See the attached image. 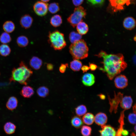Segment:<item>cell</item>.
Returning a JSON list of instances; mask_svg holds the SVG:
<instances>
[{
  "instance_id": "1f68e13d",
  "label": "cell",
  "mask_w": 136,
  "mask_h": 136,
  "mask_svg": "<svg viewBox=\"0 0 136 136\" xmlns=\"http://www.w3.org/2000/svg\"><path fill=\"white\" fill-rule=\"evenodd\" d=\"M48 10L52 14L57 13L60 10L59 4L57 3H53L50 4L48 7Z\"/></svg>"
},
{
  "instance_id": "836d02e7",
  "label": "cell",
  "mask_w": 136,
  "mask_h": 136,
  "mask_svg": "<svg viewBox=\"0 0 136 136\" xmlns=\"http://www.w3.org/2000/svg\"><path fill=\"white\" fill-rule=\"evenodd\" d=\"M91 128L89 126H83L81 129V132L83 136H89L91 133Z\"/></svg>"
},
{
  "instance_id": "8fae6325",
  "label": "cell",
  "mask_w": 136,
  "mask_h": 136,
  "mask_svg": "<svg viewBox=\"0 0 136 136\" xmlns=\"http://www.w3.org/2000/svg\"><path fill=\"white\" fill-rule=\"evenodd\" d=\"M33 21L32 17L29 15L26 14L23 15L21 17L20 23L22 27L25 29H27L31 26Z\"/></svg>"
},
{
  "instance_id": "44dd1931",
  "label": "cell",
  "mask_w": 136,
  "mask_h": 136,
  "mask_svg": "<svg viewBox=\"0 0 136 136\" xmlns=\"http://www.w3.org/2000/svg\"><path fill=\"white\" fill-rule=\"evenodd\" d=\"M50 22L51 25L54 27H57L60 26L62 23L61 16L58 14L54 15L51 18Z\"/></svg>"
},
{
  "instance_id": "d6986e66",
  "label": "cell",
  "mask_w": 136,
  "mask_h": 136,
  "mask_svg": "<svg viewBox=\"0 0 136 136\" xmlns=\"http://www.w3.org/2000/svg\"><path fill=\"white\" fill-rule=\"evenodd\" d=\"M76 26L78 33L81 35L86 34L88 31V25L84 22H81Z\"/></svg>"
},
{
  "instance_id": "bcb514c9",
  "label": "cell",
  "mask_w": 136,
  "mask_h": 136,
  "mask_svg": "<svg viewBox=\"0 0 136 136\" xmlns=\"http://www.w3.org/2000/svg\"><path fill=\"white\" fill-rule=\"evenodd\" d=\"M131 136H136L135 134L134 133L132 132L131 134Z\"/></svg>"
},
{
  "instance_id": "ffe728a7",
  "label": "cell",
  "mask_w": 136,
  "mask_h": 136,
  "mask_svg": "<svg viewBox=\"0 0 136 136\" xmlns=\"http://www.w3.org/2000/svg\"><path fill=\"white\" fill-rule=\"evenodd\" d=\"M3 27L5 32L8 33L13 32L15 28L14 24L11 21H7L5 22L3 25Z\"/></svg>"
},
{
  "instance_id": "74e56055",
  "label": "cell",
  "mask_w": 136,
  "mask_h": 136,
  "mask_svg": "<svg viewBox=\"0 0 136 136\" xmlns=\"http://www.w3.org/2000/svg\"><path fill=\"white\" fill-rule=\"evenodd\" d=\"M83 1L84 0H72L73 5L76 7L80 6L82 4Z\"/></svg>"
},
{
  "instance_id": "d6a6232c",
  "label": "cell",
  "mask_w": 136,
  "mask_h": 136,
  "mask_svg": "<svg viewBox=\"0 0 136 136\" xmlns=\"http://www.w3.org/2000/svg\"><path fill=\"white\" fill-rule=\"evenodd\" d=\"M76 114L79 116H81L85 115L87 112L86 107L84 105H81L75 108Z\"/></svg>"
},
{
  "instance_id": "e0dca14e",
  "label": "cell",
  "mask_w": 136,
  "mask_h": 136,
  "mask_svg": "<svg viewBox=\"0 0 136 136\" xmlns=\"http://www.w3.org/2000/svg\"><path fill=\"white\" fill-rule=\"evenodd\" d=\"M34 93L33 89L31 87L28 86H25L22 87L20 94L24 98H29L33 95Z\"/></svg>"
},
{
  "instance_id": "8992f818",
  "label": "cell",
  "mask_w": 136,
  "mask_h": 136,
  "mask_svg": "<svg viewBox=\"0 0 136 136\" xmlns=\"http://www.w3.org/2000/svg\"><path fill=\"white\" fill-rule=\"evenodd\" d=\"M134 0H109V6L113 12H117L124 9L125 5L128 6Z\"/></svg>"
},
{
  "instance_id": "f35d334b",
  "label": "cell",
  "mask_w": 136,
  "mask_h": 136,
  "mask_svg": "<svg viewBox=\"0 0 136 136\" xmlns=\"http://www.w3.org/2000/svg\"><path fill=\"white\" fill-rule=\"evenodd\" d=\"M89 65L90 69L92 71L95 70L97 67V66L96 64L92 63H89Z\"/></svg>"
},
{
  "instance_id": "52a82bcc",
  "label": "cell",
  "mask_w": 136,
  "mask_h": 136,
  "mask_svg": "<svg viewBox=\"0 0 136 136\" xmlns=\"http://www.w3.org/2000/svg\"><path fill=\"white\" fill-rule=\"evenodd\" d=\"M123 94L120 92L116 94L114 92V97L111 98L109 95L108 97L110 105L109 112L111 113L113 111L116 113L117 111L118 106L123 97Z\"/></svg>"
},
{
  "instance_id": "d4e9b609",
  "label": "cell",
  "mask_w": 136,
  "mask_h": 136,
  "mask_svg": "<svg viewBox=\"0 0 136 136\" xmlns=\"http://www.w3.org/2000/svg\"><path fill=\"white\" fill-rule=\"evenodd\" d=\"M16 42L19 47H24L28 45L29 41L27 37L23 35H22L19 36L17 38Z\"/></svg>"
},
{
  "instance_id": "e575fe53",
  "label": "cell",
  "mask_w": 136,
  "mask_h": 136,
  "mask_svg": "<svg viewBox=\"0 0 136 136\" xmlns=\"http://www.w3.org/2000/svg\"><path fill=\"white\" fill-rule=\"evenodd\" d=\"M136 114L134 113L130 114L128 116V120L130 123L134 124L136 123Z\"/></svg>"
},
{
  "instance_id": "7a4b0ae2",
  "label": "cell",
  "mask_w": 136,
  "mask_h": 136,
  "mask_svg": "<svg viewBox=\"0 0 136 136\" xmlns=\"http://www.w3.org/2000/svg\"><path fill=\"white\" fill-rule=\"evenodd\" d=\"M19 65V67L13 69L10 81V82H17L26 85L33 72L22 61L20 62Z\"/></svg>"
},
{
  "instance_id": "60d3db41",
  "label": "cell",
  "mask_w": 136,
  "mask_h": 136,
  "mask_svg": "<svg viewBox=\"0 0 136 136\" xmlns=\"http://www.w3.org/2000/svg\"><path fill=\"white\" fill-rule=\"evenodd\" d=\"M46 67L47 69L49 71H51L53 68V65L50 63H47V64Z\"/></svg>"
},
{
  "instance_id": "7c38bea8",
  "label": "cell",
  "mask_w": 136,
  "mask_h": 136,
  "mask_svg": "<svg viewBox=\"0 0 136 136\" xmlns=\"http://www.w3.org/2000/svg\"><path fill=\"white\" fill-rule=\"evenodd\" d=\"M95 77L94 75L90 73L84 74L82 78V82L83 84L86 86H90L95 83Z\"/></svg>"
},
{
  "instance_id": "f1b7e54d",
  "label": "cell",
  "mask_w": 136,
  "mask_h": 136,
  "mask_svg": "<svg viewBox=\"0 0 136 136\" xmlns=\"http://www.w3.org/2000/svg\"><path fill=\"white\" fill-rule=\"evenodd\" d=\"M82 37L81 35L75 31L71 32L69 36V40L72 44L81 40Z\"/></svg>"
},
{
  "instance_id": "83f0119b",
  "label": "cell",
  "mask_w": 136,
  "mask_h": 136,
  "mask_svg": "<svg viewBox=\"0 0 136 136\" xmlns=\"http://www.w3.org/2000/svg\"><path fill=\"white\" fill-rule=\"evenodd\" d=\"M72 125L76 128H79L83 125V122L81 118L77 116H75L71 120Z\"/></svg>"
},
{
  "instance_id": "f6af8a7d",
  "label": "cell",
  "mask_w": 136,
  "mask_h": 136,
  "mask_svg": "<svg viewBox=\"0 0 136 136\" xmlns=\"http://www.w3.org/2000/svg\"><path fill=\"white\" fill-rule=\"evenodd\" d=\"M41 1L45 3H47L50 1V0H40Z\"/></svg>"
},
{
  "instance_id": "9a60e30c",
  "label": "cell",
  "mask_w": 136,
  "mask_h": 136,
  "mask_svg": "<svg viewBox=\"0 0 136 136\" xmlns=\"http://www.w3.org/2000/svg\"><path fill=\"white\" fill-rule=\"evenodd\" d=\"M120 103L121 108L125 110L129 109L131 108L133 100L131 96H126L123 97Z\"/></svg>"
},
{
  "instance_id": "7dc6e473",
  "label": "cell",
  "mask_w": 136,
  "mask_h": 136,
  "mask_svg": "<svg viewBox=\"0 0 136 136\" xmlns=\"http://www.w3.org/2000/svg\"><path fill=\"white\" fill-rule=\"evenodd\" d=\"M134 129L135 131H136V126H135H135L134 128Z\"/></svg>"
},
{
  "instance_id": "9c48e42d",
  "label": "cell",
  "mask_w": 136,
  "mask_h": 136,
  "mask_svg": "<svg viewBox=\"0 0 136 136\" xmlns=\"http://www.w3.org/2000/svg\"><path fill=\"white\" fill-rule=\"evenodd\" d=\"M114 82L116 88L119 89H123L127 86L128 80L125 75H121L116 77Z\"/></svg>"
},
{
  "instance_id": "cb8c5ba5",
  "label": "cell",
  "mask_w": 136,
  "mask_h": 136,
  "mask_svg": "<svg viewBox=\"0 0 136 136\" xmlns=\"http://www.w3.org/2000/svg\"><path fill=\"white\" fill-rule=\"evenodd\" d=\"M94 116L91 113H86L83 117L82 120L84 123L87 125L92 124L94 121Z\"/></svg>"
},
{
  "instance_id": "d590c367",
  "label": "cell",
  "mask_w": 136,
  "mask_h": 136,
  "mask_svg": "<svg viewBox=\"0 0 136 136\" xmlns=\"http://www.w3.org/2000/svg\"><path fill=\"white\" fill-rule=\"evenodd\" d=\"M88 2L93 5H101L103 4L105 0H87Z\"/></svg>"
},
{
  "instance_id": "7402d4cb",
  "label": "cell",
  "mask_w": 136,
  "mask_h": 136,
  "mask_svg": "<svg viewBox=\"0 0 136 136\" xmlns=\"http://www.w3.org/2000/svg\"><path fill=\"white\" fill-rule=\"evenodd\" d=\"M4 128L6 133L8 134H11L15 132L16 127L13 123L8 122L5 124Z\"/></svg>"
},
{
  "instance_id": "f546056e",
  "label": "cell",
  "mask_w": 136,
  "mask_h": 136,
  "mask_svg": "<svg viewBox=\"0 0 136 136\" xmlns=\"http://www.w3.org/2000/svg\"><path fill=\"white\" fill-rule=\"evenodd\" d=\"M37 92L39 96L42 97H45L48 95L49 90L46 87L43 86L37 89Z\"/></svg>"
},
{
  "instance_id": "4dcf8cb0",
  "label": "cell",
  "mask_w": 136,
  "mask_h": 136,
  "mask_svg": "<svg viewBox=\"0 0 136 136\" xmlns=\"http://www.w3.org/2000/svg\"><path fill=\"white\" fill-rule=\"evenodd\" d=\"M11 41V38L9 33L4 32L2 33L0 36V42L3 44H6Z\"/></svg>"
},
{
  "instance_id": "3957f363",
  "label": "cell",
  "mask_w": 136,
  "mask_h": 136,
  "mask_svg": "<svg viewBox=\"0 0 136 136\" xmlns=\"http://www.w3.org/2000/svg\"><path fill=\"white\" fill-rule=\"evenodd\" d=\"M70 53L75 59H82L87 57L88 48L85 41L81 39L72 43L69 47Z\"/></svg>"
},
{
  "instance_id": "8d00e7d4",
  "label": "cell",
  "mask_w": 136,
  "mask_h": 136,
  "mask_svg": "<svg viewBox=\"0 0 136 136\" xmlns=\"http://www.w3.org/2000/svg\"><path fill=\"white\" fill-rule=\"evenodd\" d=\"M67 67H68V65L67 63L61 64L59 67L60 72L61 73H64L66 71Z\"/></svg>"
},
{
  "instance_id": "ee69618b",
  "label": "cell",
  "mask_w": 136,
  "mask_h": 136,
  "mask_svg": "<svg viewBox=\"0 0 136 136\" xmlns=\"http://www.w3.org/2000/svg\"><path fill=\"white\" fill-rule=\"evenodd\" d=\"M133 113L135 114L136 113V104H135L132 107Z\"/></svg>"
},
{
  "instance_id": "ab89813d",
  "label": "cell",
  "mask_w": 136,
  "mask_h": 136,
  "mask_svg": "<svg viewBox=\"0 0 136 136\" xmlns=\"http://www.w3.org/2000/svg\"><path fill=\"white\" fill-rule=\"evenodd\" d=\"M81 69L83 72L84 73L86 72L89 69V67L87 65H84L82 66Z\"/></svg>"
},
{
  "instance_id": "2e32d148",
  "label": "cell",
  "mask_w": 136,
  "mask_h": 136,
  "mask_svg": "<svg viewBox=\"0 0 136 136\" xmlns=\"http://www.w3.org/2000/svg\"><path fill=\"white\" fill-rule=\"evenodd\" d=\"M29 64L33 69L37 70L39 69L42 64V60L38 57L34 56L30 59Z\"/></svg>"
},
{
  "instance_id": "ac0fdd59",
  "label": "cell",
  "mask_w": 136,
  "mask_h": 136,
  "mask_svg": "<svg viewBox=\"0 0 136 136\" xmlns=\"http://www.w3.org/2000/svg\"><path fill=\"white\" fill-rule=\"evenodd\" d=\"M18 103V100L16 97L14 96L11 97L6 103V107L9 110H13L17 108Z\"/></svg>"
},
{
  "instance_id": "5bb4252c",
  "label": "cell",
  "mask_w": 136,
  "mask_h": 136,
  "mask_svg": "<svg viewBox=\"0 0 136 136\" xmlns=\"http://www.w3.org/2000/svg\"><path fill=\"white\" fill-rule=\"evenodd\" d=\"M124 27L126 29L131 30L134 28L136 25L135 20L131 17H128L125 18L123 22Z\"/></svg>"
},
{
  "instance_id": "484cf974",
  "label": "cell",
  "mask_w": 136,
  "mask_h": 136,
  "mask_svg": "<svg viewBox=\"0 0 136 136\" xmlns=\"http://www.w3.org/2000/svg\"><path fill=\"white\" fill-rule=\"evenodd\" d=\"M82 66V62L78 59H74L70 63V67L74 71H78L80 70Z\"/></svg>"
},
{
  "instance_id": "7bdbcfd3",
  "label": "cell",
  "mask_w": 136,
  "mask_h": 136,
  "mask_svg": "<svg viewBox=\"0 0 136 136\" xmlns=\"http://www.w3.org/2000/svg\"><path fill=\"white\" fill-rule=\"evenodd\" d=\"M98 95L100 99L102 100H104L105 99V96L102 94H98Z\"/></svg>"
},
{
  "instance_id": "6da1fadb",
  "label": "cell",
  "mask_w": 136,
  "mask_h": 136,
  "mask_svg": "<svg viewBox=\"0 0 136 136\" xmlns=\"http://www.w3.org/2000/svg\"><path fill=\"white\" fill-rule=\"evenodd\" d=\"M97 56L103 59L102 63L103 67H100L99 70L106 73L108 78L111 80L123 71L127 66L122 54H107L105 52L101 51Z\"/></svg>"
},
{
  "instance_id": "5b68a950",
  "label": "cell",
  "mask_w": 136,
  "mask_h": 136,
  "mask_svg": "<svg viewBox=\"0 0 136 136\" xmlns=\"http://www.w3.org/2000/svg\"><path fill=\"white\" fill-rule=\"evenodd\" d=\"M86 14V10L83 7L81 6L77 7L67 18V21L74 28L78 23L83 21V18H85Z\"/></svg>"
},
{
  "instance_id": "b9f144b4",
  "label": "cell",
  "mask_w": 136,
  "mask_h": 136,
  "mask_svg": "<svg viewBox=\"0 0 136 136\" xmlns=\"http://www.w3.org/2000/svg\"><path fill=\"white\" fill-rule=\"evenodd\" d=\"M129 134L128 131L126 130L123 129L122 132V135L126 136L128 135Z\"/></svg>"
},
{
  "instance_id": "277c9868",
  "label": "cell",
  "mask_w": 136,
  "mask_h": 136,
  "mask_svg": "<svg viewBox=\"0 0 136 136\" xmlns=\"http://www.w3.org/2000/svg\"><path fill=\"white\" fill-rule=\"evenodd\" d=\"M48 37V42L55 50H61L66 46L64 34L58 30L50 32Z\"/></svg>"
},
{
  "instance_id": "4316f807",
  "label": "cell",
  "mask_w": 136,
  "mask_h": 136,
  "mask_svg": "<svg viewBox=\"0 0 136 136\" xmlns=\"http://www.w3.org/2000/svg\"><path fill=\"white\" fill-rule=\"evenodd\" d=\"M10 47L6 44H3L0 46V54L2 56L6 57L9 55L11 52Z\"/></svg>"
},
{
  "instance_id": "603a6c76",
  "label": "cell",
  "mask_w": 136,
  "mask_h": 136,
  "mask_svg": "<svg viewBox=\"0 0 136 136\" xmlns=\"http://www.w3.org/2000/svg\"><path fill=\"white\" fill-rule=\"evenodd\" d=\"M125 110H123L121 113L120 117L118 120V122L120 124V126L116 131V136H122V132L124 129L123 127L124 125V112Z\"/></svg>"
},
{
  "instance_id": "ba28073f",
  "label": "cell",
  "mask_w": 136,
  "mask_h": 136,
  "mask_svg": "<svg viewBox=\"0 0 136 136\" xmlns=\"http://www.w3.org/2000/svg\"><path fill=\"white\" fill-rule=\"evenodd\" d=\"M48 5L47 3L41 1H38L34 4L33 10L38 15L41 16H44L48 12Z\"/></svg>"
},
{
  "instance_id": "4fadbf2b",
  "label": "cell",
  "mask_w": 136,
  "mask_h": 136,
  "mask_svg": "<svg viewBox=\"0 0 136 136\" xmlns=\"http://www.w3.org/2000/svg\"><path fill=\"white\" fill-rule=\"evenodd\" d=\"M107 117L105 113L99 112L94 117V121L97 125L101 126L105 125L107 121Z\"/></svg>"
},
{
  "instance_id": "30bf717a",
  "label": "cell",
  "mask_w": 136,
  "mask_h": 136,
  "mask_svg": "<svg viewBox=\"0 0 136 136\" xmlns=\"http://www.w3.org/2000/svg\"><path fill=\"white\" fill-rule=\"evenodd\" d=\"M101 127L102 129L99 131L100 136H116V131L110 125H105Z\"/></svg>"
}]
</instances>
